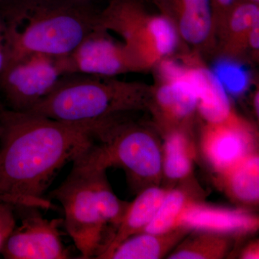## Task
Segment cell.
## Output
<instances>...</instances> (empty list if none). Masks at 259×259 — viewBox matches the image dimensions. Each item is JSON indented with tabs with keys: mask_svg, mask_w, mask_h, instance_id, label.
Masks as SVG:
<instances>
[{
	"mask_svg": "<svg viewBox=\"0 0 259 259\" xmlns=\"http://www.w3.org/2000/svg\"><path fill=\"white\" fill-rule=\"evenodd\" d=\"M93 123H69L0 104V202L54 208L44 197L65 165L95 142Z\"/></svg>",
	"mask_w": 259,
	"mask_h": 259,
	"instance_id": "obj_1",
	"label": "cell"
},
{
	"mask_svg": "<svg viewBox=\"0 0 259 259\" xmlns=\"http://www.w3.org/2000/svg\"><path fill=\"white\" fill-rule=\"evenodd\" d=\"M100 10L88 0L5 2L0 18L8 29L9 61L32 53L68 55L95 28Z\"/></svg>",
	"mask_w": 259,
	"mask_h": 259,
	"instance_id": "obj_2",
	"label": "cell"
},
{
	"mask_svg": "<svg viewBox=\"0 0 259 259\" xmlns=\"http://www.w3.org/2000/svg\"><path fill=\"white\" fill-rule=\"evenodd\" d=\"M105 168L76 158L51 193L64 209L66 231L82 258H100L115 237L129 204L112 192Z\"/></svg>",
	"mask_w": 259,
	"mask_h": 259,
	"instance_id": "obj_3",
	"label": "cell"
},
{
	"mask_svg": "<svg viewBox=\"0 0 259 259\" xmlns=\"http://www.w3.org/2000/svg\"><path fill=\"white\" fill-rule=\"evenodd\" d=\"M151 89L115 77L65 74L32 113L69 123H101L146 107Z\"/></svg>",
	"mask_w": 259,
	"mask_h": 259,
	"instance_id": "obj_4",
	"label": "cell"
},
{
	"mask_svg": "<svg viewBox=\"0 0 259 259\" xmlns=\"http://www.w3.org/2000/svg\"><path fill=\"white\" fill-rule=\"evenodd\" d=\"M97 25L123 42L140 71H146L175 54L180 37L164 15L152 14L143 0H109Z\"/></svg>",
	"mask_w": 259,
	"mask_h": 259,
	"instance_id": "obj_5",
	"label": "cell"
},
{
	"mask_svg": "<svg viewBox=\"0 0 259 259\" xmlns=\"http://www.w3.org/2000/svg\"><path fill=\"white\" fill-rule=\"evenodd\" d=\"M64 75L61 56L32 53L10 59L0 72V104L13 111L30 112Z\"/></svg>",
	"mask_w": 259,
	"mask_h": 259,
	"instance_id": "obj_6",
	"label": "cell"
},
{
	"mask_svg": "<svg viewBox=\"0 0 259 259\" xmlns=\"http://www.w3.org/2000/svg\"><path fill=\"white\" fill-rule=\"evenodd\" d=\"M61 61L65 74L115 77L141 71L123 42L97 24L74 50L61 56Z\"/></svg>",
	"mask_w": 259,
	"mask_h": 259,
	"instance_id": "obj_7",
	"label": "cell"
},
{
	"mask_svg": "<svg viewBox=\"0 0 259 259\" xmlns=\"http://www.w3.org/2000/svg\"><path fill=\"white\" fill-rule=\"evenodd\" d=\"M22 212L21 224L15 226L5 241L1 253L6 259H66L71 258L64 246L59 228L61 218H44L38 208L15 207Z\"/></svg>",
	"mask_w": 259,
	"mask_h": 259,
	"instance_id": "obj_8",
	"label": "cell"
},
{
	"mask_svg": "<svg viewBox=\"0 0 259 259\" xmlns=\"http://www.w3.org/2000/svg\"><path fill=\"white\" fill-rule=\"evenodd\" d=\"M201 146L206 160L221 175L255 152V136L250 124L233 111L225 120L206 122Z\"/></svg>",
	"mask_w": 259,
	"mask_h": 259,
	"instance_id": "obj_9",
	"label": "cell"
},
{
	"mask_svg": "<svg viewBox=\"0 0 259 259\" xmlns=\"http://www.w3.org/2000/svg\"><path fill=\"white\" fill-rule=\"evenodd\" d=\"M156 66L159 77L151 89L149 100L159 119L168 125L185 122L197 111V98L184 65L166 59Z\"/></svg>",
	"mask_w": 259,
	"mask_h": 259,
	"instance_id": "obj_10",
	"label": "cell"
},
{
	"mask_svg": "<svg viewBox=\"0 0 259 259\" xmlns=\"http://www.w3.org/2000/svg\"><path fill=\"white\" fill-rule=\"evenodd\" d=\"M171 20L180 40L197 49L216 44L212 0H151Z\"/></svg>",
	"mask_w": 259,
	"mask_h": 259,
	"instance_id": "obj_11",
	"label": "cell"
},
{
	"mask_svg": "<svg viewBox=\"0 0 259 259\" xmlns=\"http://www.w3.org/2000/svg\"><path fill=\"white\" fill-rule=\"evenodd\" d=\"M258 225V217L247 211L197 203L192 199L178 221V228L226 236L253 233Z\"/></svg>",
	"mask_w": 259,
	"mask_h": 259,
	"instance_id": "obj_12",
	"label": "cell"
},
{
	"mask_svg": "<svg viewBox=\"0 0 259 259\" xmlns=\"http://www.w3.org/2000/svg\"><path fill=\"white\" fill-rule=\"evenodd\" d=\"M190 59L184 66L197 95V111L206 122L225 120L233 112L226 89L214 71Z\"/></svg>",
	"mask_w": 259,
	"mask_h": 259,
	"instance_id": "obj_13",
	"label": "cell"
},
{
	"mask_svg": "<svg viewBox=\"0 0 259 259\" xmlns=\"http://www.w3.org/2000/svg\"><path fill=\"white\" fill-rule=\"evenodd\" d=\"M258 20V4L237 0L217 35L221 56L239 61L248 51L250 29Z\"/></svg>",
	"mask_w": 259,
	"mask_h": 259,
	"instance_id": "obj_14",
	"label": "cell"
},
{
	"mask_svg": "<svg viewBox=\"0 0 259 259\" xmlns=\"http://www.w3.org/2000/svg\"><path fill=\"white\" fill-rule=\"evenodd\" d=\"M168 191L158 187H151L139 194L134 202L127 206L113 240L100 258H107L122 241L129 237L142 233L152 221Z\"/></svg>",
	"mask_w": 259,
	"mask_h": 259,
	"instance_id": "obj_15",
	"label": "cell"
},
{
	"mask_svg": "<svg viewBox=\"0 0 259 259\" xmlns=\"http://www.w3.org/2000/svg\"><path fill=\"white\" fill-rule=\"evenodd\" d=\"M190 231L184 228L162 234L140 233L127 238L107 258L158 259L165 256Z\"/></svg>",
	"mask_w": 259,
	"mask_h": 259,
	"instance_id": "obj_16",
	"label": "cell"
},
{
	"mask_svg": "<svg viewBox=\"0 0 259 259\" xmlns=\"http://www.w3.org/2000/svg\"><path fill=\"white\" fill-rule=\"evenodd\" d=\"M228 194L243 204H255L259 199V158L254 152L221 175Z\"/></svg>",
	"mask_w": 259,
	"mask_h": 259,
	"instance_id": "obj_17",
	"label": "cell"
},
{
	"mask_svg": "<svg viewBox=\"0 0 259 259\" xmlns=\"http://www.w3.org/2000/svg\"><path fill=\"white\" fill-rule=\"evenodd\" d=\"M193 147L187 135L180 129H174L167 135L162 156L165 175L177 180L188 176L193 164Z\"/></svg>",
	"mask_w": 259,
	"mask_h": 259,
	"instance_id": "obj_18",
	"label": "cell"
},
{
	"mask_svg": "<svg viewBox=\"0 0 259 259\" xmlns=\"http://www.w3.org/2000/svg\"><path fill=\"white\" fill-rule=\"evenodd\" d=\"M168 255L170 259L223 258L231 247L228 236L195 231Z\"/></svg>",
	"mask_w": 259,
	"mask_h": 259,
	"instance_id": "obj_19",
	"label": "cell"
},
{
	"mask_svg": "<svg viewBox=\"0 0 259 259\" xmlns=\"http://www.w3.org/2000/svg\"><path fill=\"white\" fill-rule=\"evenodd\" d=\"M190 200L183 191L168 190L152 221L143 232L162 234L177 229L181 214Z\"/></svg>",
	"mask_w": 259,
	"mask_h": 259,
	"instance_id": "obj_20",
	"label": "cell"
},
{
	"mask_svg": "<svg viewBox=\"0 0 259 259\" xmlns=\"http://www.w3.org/2000/svg\"><path fill=\"white\" fill-rule=\"evenodd\" d=\"M221 61L214 71L228 93L238 95L245 91L248 83L246 73L235 60L226 59Z\"/></svg>",
	"mask_w": 259,
	"mask_h": 259,
	"instance_id": "obj_21",
	"label": "cell"
},
{
	"mask_svg": "<svg viewBox=\"0 0 259 259\" xmlns=\"http://www.w3.org/2000/svg\"><path fill=\"white\" fill-rule=\"evenodd\" d=\"M16 210L13 204L0 202V252L10 233L17 226Z\"/></svg>",
	"mask_w": 259,
	"mask_h": 259,
	"instance_id": "obj_22",
	"label": "cell"
},
{
	"mask_svg": "<svg viewBox=\"0 0 259 259\" xmlns=\"http://www.w3.org/2000/svg\"><path fill=\"white\" fill-rule=\"evenodd\" d=\"M236 1L237 0H212L213 20L216 40L218 34L222 29L227 17Z\"/></svg>",
	"mask_w": 259,
	"mask_h": 259,
	"instance_id": "obj_23",
	"label": "cell"
},
{
	"mask_svg": "<svg viewBox=\"0 0 259 259\" xmlns=\"http://www.w3.org/2000/svg\"><path fill=\"white\" fill-rule=\"evenodd\" d=\"M10 57V44L8 29L0 18V72L8 64Z\"/></svg>",
	"mask_w": 259,
	"mask_h": 259,
	"instance_id": "obj_24",
	"label": "cell"
},
{
	"mask_svg": "<svg viewBox=\"0 0 259 259\" xmlns=\"http://www.w3.org/2000/svg\"><path fill=\"white\" fill-rule=\"evenodd\" d=\"M248 49L256 59L259 51V20L253 24L250 29L248 36Z\"/></svg>",
	"mask_w": 259,
	"mask_h": 259,
	"instance_id": "obj_25",
	"label": "cell"
},
{
	"mask_svg": "<svg viewBox=\"0 0 259 259\" xmlns=\"http://www.w3.org/2000/svg\"><path fill=\"white\" fill-rule=\"evenodd\" d=\"M241 258L258 259L259 258V245L258 242H253L242 251Z\"/></svg>",
	"mask_w": 259,
	"mask_h": 259,
	"instance_id": "obj_26",
	"label": "cell"
},
{
	"mask_svg": "<svg viewBox=\"0 0 259 259\" xmlns=\"http://www.w3.org/2000/svg\"><path fill=\"white\" fill-rule=\"evenodd\" d=\"M258 92L255 93L254 100H253V103H254V108L255 112H257V115H258Z\"/></svg>",
	"mask_w": 259,
	"mask_h": 259,
	"instance_id": "obj_27",
	"label": "cell"
},
{
	"mask_svg": "<svg viewBox=\"0 0 259 259\" xmlns=\"http://www.w3.org/2000/svg\"><path fill=\"white\" fill-rule=\"evenodd\" d=\"M243 1L250 2V3H255L259 5V0H243Z\"/></svg>",
	"mask_w": 259,
	"mask_h": 259,
	"instance_id": "obj_28",
	"label": "cell"
},
{
	"mask_svg": "<svg viewBox=\"0 0 259 259\" xmlns=\"http://www.w3.org/2000/svg\"><path fill=\"white\" fill-rule=\"evenodd\" d=\"M8 1V0H0V5L5 3V2Z\"/></svg>",
	"mask_w": 259,
	"mask_h": 259,
	"instance_id": "obj_29",
	"label": "cell"
},
{
	"mask_svg": "<svg viewBox=\"0 0 259 259\" xmlns=\"http://www.w3.org/2000/svg\"><path fill=\"white\" fill-rule=\"evenodd\" d=\"M88 1H94V0H88Z\"/></svg>",
	"mask_w": 259,
	"mask_h": 259,
	"instance_id": "obj_30",
	"label": "cell"
}]
</instances>
